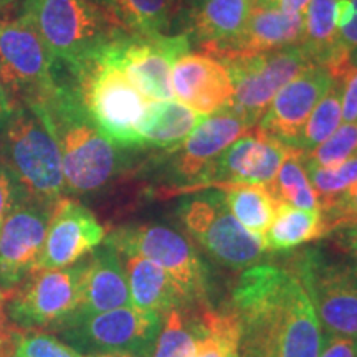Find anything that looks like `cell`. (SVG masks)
Returning <instances> with one entry per match:
<instances>
[{
  "label": "cell",
  "instance_id": "obj_1",
  "mask_svg": "<svg viewBox=\"0 0 357 357\" xmlns=\"http://www.w3.org/2000/svg\"><path fill=\"white\" fill-rule=\"evenodd\" d=\"M230 307L240 323L242 357H319L318 314L294 271L271 265L247 268Z\"/></svg>",
  "mask_w": 357,
  "mask_h": 357
},
{
  "label": "cell",
  "instance_id": "obj_2",
  "mask_svg": "<svg viewBox=\"0 0 357 357\" xmlns=\"http://www.w3.org/2000/svg\"><path fill=\"white\" fill-rule=\"evenodd\" d=\"M20 102L29 105L55 137L66 192L93 194L126 169L124 149L102 136L84 109L75 84L55 82L42 95Z\"/></svg>",
  "mask_w": 357,
  "mask_h": 357
},
{
  "label": "cell",
  "instance_id": "obj_3",
  "mask_svg": "<svg viewBox=\"0 0 357 357\" xmlns=\"http://www.w3.org/2000/svg\"><path fill=\"white\" fill-rule=\"evenodd\" d=\"M102 47L71 68L73 84L102 136L119 149H142L139 128L149 100L109 60Z\"/></svg>",
  "mask_w": 357,
  "mask_h": 357
},
{
  "label": "cell",
  "instance_id": "obj_4",
  "mask_svg": "<svg viewBox=\"0 0 357 357\" xmlns=\"http://www.w3.org/2000/svg\"><path fill=\"white\" fill-rule=\"evenodd\" d=\"M0 162L15 177L29 200L53 207L65 197L63 166L55 137L25 102H17L2 128Z\"/></svg>",
  "mask_w": 357,
  "mask_h": 357
},
{
  "label": "cell",
  "instance_id": "obj_5",
  "mask_svg": "<svg viewBox=\"0 0 357 357\" xmlns=\"http://www.w3.org/2000/svg\"><path fill=\"white\" fill-rule=\"evenodd\" d=\"M22 15L37 30L53 60L70 70L124 33L109 13L86 0H25Z\"/></svg>",
  "mask_w": 357,
  "mask_h": 357
},
{
  "label": "cell",
  "instance_id": "obj_6",
  "mask_svg": "<svg viewBox=\"0 0 357 357\" xmlns=\"http://www.w3.org/2000/svg\"><path fill=\"white\" fill-rule=\"evenodd\" d=\"M160 326L159 314L129 305L98 314L71 316L53 328L52 333L83 356L151 357Z\"/></svg>",
  "mask_w": 357,
  "mask_h": 357
},
{
  "label": "cell",
  "instance_id": "obj_7",
  "mask_svg": "<svg viewBox=\"0 0 357 357\" xmlns=\"http://www.w3.org/2000/svg\"><path fill=\"white\" fill-rule=\"evenodd\" d=\"M121 257L137 255L154 261L176 281L189 305H207L208 271L194 245L178 231L159 223L123 225L105 236Z\"/></svg>",
  "mask_w": 357,
  "mask_h": 357
},
{
  "label": "cell",
  "instance_id": "obj_8",
  "mask_svg": "<svg viewBox=\"0 0 357 357\" xmlns=\"http://www.w3.org/2000/svg\"><path fill=\"white\" fill-rule=\"evenodd\" d=\"M84 258L56 270H37L7 294L6 311L20 331L56 328L77 312L82 298Z\"/></svg>",
  "mask_w": 357,
  "mask_h": 357
},
{
  "label": "cell",
  "instance_id": "obj_9",
  "mask_svg": "<svg viewBox=\"0 0 357 357\" xmlns=\"http://www.w3.org/2000/svg\"><path fill=\"white\" fill-rule=\"evenodd\" d=\"M178 218L192 238L231 270L253 266L265 252L260 240L234 217L220 190L184 200L178 207Z\"/></svg>",
  "mask_w": 357,
  "mask_h": 357
},
{
  "label": "cell",
  "instance_id": "obj_10",
  "mask_svg": "<svg viewBox=\"0 0 357 357\" xmlns=\"http://www.w3.org/2000/svg\"><path fill=\"white\" fill-rule=\"evenodd\" d=\"M222 63L227 66L234 83L231 108L242 116L250 128L260 123L268 105L284 84L310 65H316L300 43Z\"/></svg>",
  "mask_w": 357,
  "mask_h": 357
},
{
  "label": "cell",
  "instance_id": "obj_11",
  "mask_svg": "<svg viewBox=\"0 0 357 357\" xmlns=\"http://www.w3.org/2000/svg\"><path fill=\"white\" fill-rule=\"evenodd\" d=\"M192 42L185 33L131 37L121 33L102 47L106 55L118 65L129 82L147 100H172L171 75L178 58L190 53Z\"/></svg>",
  "mask_w": 357,
  "mask_h": 357
},
{
  "label": "cell",
  "instance_id": "obj_12",
  "mask_svg": "<svg viewBox=\"0 0 357 357\" xmlns=\"http://www.w3.org/2000/svg\"><path fill=\"white\" fill-rule=\"evenodd\" d=\"M296 275L328 334L357 339V265L329 263L306 252Z\"/></svg>",
  "mask_w": 357,
  "mask_h": 357
},
{
  "label": "cell",
  "instance_id": "obj_13",
  "mask_svg": "<svg viewBox=\"0 0 357 357\" xmlns=\"http://www.w3.org/2000/svg\"><path fill=\"white\" fill-rule=\"evenodd\" d=\"M53 60L25 15L0 20V78L15 101L42 95L55 84Z\"/></svg>",
  "mask_w": 357,
  "mask_h": 357
},
{
  "label": "cell",
  "instance_id": "obj_14",
  "mask_svg": "<svg viewBox=\"0 0 357 357\" xmlns=\"http://www.w3.org/2000/svg\"><path fill=\"white\" fill-rule=\"evenodd\" d=\"M53 207L25 199L3 220L0 227L2 289L10 291L35 271L42 255Z\"/></svg>",
  "mask_w": 357,
  "mask_h": 357
},
{
  "label": "cell",
  "instance_id": "obj_15",
  "mask_svg": "<svg viewBox=\"0 0 357 357\" xmlns=\"http://www.w3.org/2000/svg\"><path fill=\"white\" fill-rule=\"evenodd\" d=\"M252 129L248 123L231 108H223L217 113L205 116V119L178 144L171 154V172L182 182L178 192H194L195 185L212 166L213 160L229 147L231 142Z\"/></svg>",
  "mask_w": 357,
  "mask_h": 357
},
{
  "label": "cell",
  "instance_id": "obj_16",
  "mask_svg": "<svg viewBox=\"0 0 357 357\" xmlns=\"http://www.w3.org/2000/svg\"><path fill=\"white\" fill-rule=\"evenodd\" d=\"M105 236V227L88 207L75 199H60L53 207L35 271L75 265L100 247Z\"/></svg>",
  "mask_w": 357,
  "mask_h": 357
},
{
  "label": "cell",
  "instance_id": "obj_17",
  "mask_svg": "<svg viewBox=\"0 0 357 357\" xmlns=\"http://www.w3.org/2000/svg\"><path fill=\"white\" fill-rule=\"evenodd\" d=\"M333 83L326 66L310 65L276 93L257 126L293 147L312 109Z\"/></svg>",
  "mask_w": 357,
  "mask_h": 357
},
{
  "label": "cell",
  "instance_id": "obj_18",
  "mask_svg": "<svg viewBox=\"0 0 357 357\" xmlns=\"http://www.w3.org/2000/svg\"><path fill=\"white\" fill-rule=\"evenodd\" d=\"M174 96L200 114H213L234 102V83L227 66L202 53H187L172 66Z\"/></svg>",
  "mask_w": 357,
  "mask_h": 357
},
{
  "label": "cell",
  "instance_id": "obj_19",
  "mask_svg": "<svg viewBox=\"0 0 357 357\" xmlns=\"http://www.w3.org/2000/svg\"><path fill=\"white\" fill-rule=\"evenodd\" d=\"M303 35V13H287L280 7L253 6L247 24L230 42L218 45L205 55L218 61L255 56L298 45Z\"/></svg>",
  "mask_w": 357,
  "mask_h": 357
},
{
  "label": "cell",
  "instance_id": "obj_20",
  "mask_svg": "<svg viewBox=\"0 0 357 357\" xmlns=\"http://www.w3.org/2000/svg\"><path fill=\"white\" fill-rule=\"evenodd\" d=\"M129 305L131 296L121 255L102 243L84 257L82 298L73 316L98 314Z\"/></svg>",
  "mask_w": 357,
  "mask_h": 357
},
{
  "label": "cell",
  "instance_id": "obj_21",
  "mask_svg": "<svg viewBox=\"0 0 357 357\" xmlns=\"http://www.w3.org/2000/svg\"><path fill=\"white\" fill-rule=\"evenodd\" d=\"M255 0H202L178 15L182 32L205 55L208 50L230 42L247 24Z\"/></svg>",
  "mask_w": 357,
  "mask_h": 357
},
{
  "label": "cell",
  "instance_id": "obj_22",
  "mask_svg": "<svg viewBox=\"0 0 357 357\" xmlns=\"http://www.w3.org/2000/svg\"><path fill=\"white\" fill-rule=\"evenodd\" d=\"M131 305L137 310L155 312L162 318L176 307L187 306L185 294L166 270L144 257H124Z\"/></svg>",
  "mask_w": 357,
  "mask_h": 357
},
{
  "label": "cell",
  "instance_id": "obj_23",
  "mask_svg": "<svg viewBox=\"0 0 357 357\" xmlns=\"http://www.w3.org/2000/svg\"><path fill=\"white\" fill-rule=\"evenodd\" d=\"M205 119V114L197 113L181 101H154L139 128L141 147L155 149H176L189 134Z\"/></svg>",
  "mask_w": 357,
  "mask_h": 357
},
{
  "label": "cell",
  "instance_id": "obj_24",
  "mask_svg": "<svg viewBox=\"0 0 357 357\" xmlns=\"http://www.w3.org/2000/svg\"><path fill=\"white\" fill-rule=\"evenodd\" d=\"M326 235H329V231L319 208L306 211L284 202H276L275 217L263 238V250L288 252Z\"/></svg>",
  "mask_w": 357,
  "mask_h": 357
},
{
  "label": "cell",
  "instance_id": "obj_25",
  "mask_svg": "<svg viewBox=\"0 0 357 357\" xmlns=\"http://www.w3.org/2000/svg\"><path fill=\"white\" fill-rule=\"evenodd\" d=\"M176 15V0H113L116 24L131 37L167 35Z\"/></svg>",
  "mask_w": 357,
  "mask_h": 357
},
{
  "label": "cell",
  "instance_id": "obj_26",
  "mask_svg": "<svg viewBox=\"0 0 357 357\" xmlns=\"http://www.w3.org/2000/svg\"><path fill=\"white\" fill-rule=\"evenodd\" d=\"M227 207L234 213L245 230L260 240L263 238L268 227L275 217L276 200L271 197L265 185L257 184H231L220 187Z\"/></svg>",
  "mask_w": 357,
  "mask_h": 357
},
{
  "label": "cell",
  "instance_id": "obj_27",
  "mask_svg": "<svg viewBox=\"0 0 357 357\" xmlns=\"http://www.w3.org/2000/svg\"><path fill=\"white\" fill-rule=\"evenodd\" d=\"M205 305H187L167 312L151 357H192L204 329L200 310Z\"/></svg>",
  "mask_w": 357,
  "mask_h": 357
},
{
  "label": "cell",
  "instance_id": "obj_28",
  "mask_svg": "<svg viewBox=\"0 0 357 357\" xmlns=\"http://www.w3.org/2000/svg\"><path fill=\"white\" fill-rule=\"evenodd\" d=\"M202 336L192 357H236L240 344V323L235 311H215L207 305L200 310Z\"/></svg>",
  "mask_w": 357,
  "mask_h": 357
},
{
  "label": "cell",
  "instance_id": "obj_29",
  "mask_svg": "<svg viewBox=\"0 0 357 357\" xmlns=\"http://www.w3.org/2000/svg\"><path fill=\"white\" fill-rule=\"evenodd\" d=\"M337 3L339 0H311L303 13L300 45L316 65H324L337 37Z\"/></svg>",
  "mask_w": 357,
  "mask_h": 357
},
{
  "label": "cell",
  "instance_id": "obj_30",
  "mask_svg": "<svg viewBox=\"0 0 357 357\" xmlns=\"http://www.w3.org/2000/svg\"><path fill=\"white\" fill-rule=\"evenodd\" d=\"M265 187L276 202H284L306 211L319 208L318 195L312 190L303 164V153L296 147H293L273 181Z\"/></svg>",
  "mask_w": 357,
  "mask_h": 357
},
{
  "label": "cell",
  "instance_id": "obj_31",
  "mask_svg": "<svg viewBox=\"0 0 357 357\" xmlns=\"http://www.w3.org/2000/svg\"><path fill=\"white\" fill-rule=\"evenodd\" d=\"M342 121V83L341 79H334L328 93L321 98V101L312 109L307 121L298 134L293 147L301 153L310 154L316 147L328 139Z\"/></svg>",
  "mask_w": 357,
  "mask_h": 357
},
{
  "label": "cell",
  "instance_id": "obj_32",
  "mask_svg": "<svg viewBox=\"0 0 357 357\" xmlns=\"http://www.w3.org/2000/svg\"><path fill=\"white\" fill-rule=\"evenodd\" d=\"M303 164L312 190L318 195L319 205L333 199L339 192L346 190L357 181V154L337 167H319L303 153Z\"/></svg>",
  "mask_w": 357,
  "mask_h": 357
},
{
  "label": "cell",
  "instance_id": "obj_33",
  "mask_svg": "<svg viewBox=\"0 0 357 357\" xmlns=\"http://www.w3.org/2000/svg\"><path fill=\"white\" fill-rule=\"evenodd\" d=\"M357 154V121L341 124L314 151L306 154L319 167H337Z\"/></svg>",
  "mask_w": 357,
  "mask_h": 357
},
{
  "label": "cell",
  "instance_id": "obj_34",
  "mask_svg": "<svg viewBox=\"0 0 357 357\" xmlns=\"http://www.w3.org/2000/svg\"><path fill=\"white\" fill-rule=\"evenodd\" d=\"M10 357H84L55 334L45 331H20L13 342Z\"/></svg>",
  "mask_w": 357,
  "mask_h": 357
},
{
  "label": "cell",
  "instance_id": "obj_35",
  "mask_svg": "<svg viewBox=\"0 0 357 357\" xmlns=\"http://www.w3.org/2000/svg\"><path fill=\"white\" fill-rule=\"evenodd\" d=\"M319 211L323 213L329 234L341 227L357 223V181L346 190L321 204Z\"/></svg>",
  "mask_w": 357,
  "mask_h": 357
},
{
  "label": "cell",
  "instance_id": "obj_36",
  "mask_svg": "<svg viewBox=\"0 0 357 357\" xmlns=\"http://www.w3.org/2000/svg\"><path fill=\"white\" fill-rule=\"evenodd\" d=\"M354 6V15L352 20L347 24L344 29L339 30L336 40H334L331 52L326 58L324 65L333 75L334 79L344 77V73L351 68L349 56L357 47V0H352Z\"/></svg>",
  "mask_w": 357,
  "mask_h": 357
},
{
  "label": "cell",
  "instance_id": "obj_37",
  "mask_svg": "<svg viewBox=\"0 0 357 357\" xmlns=\"http://www.w3.org/2000/svg\"><path fill=\"white\" fill-rule=\"evenodd\" d=\"M25 199V194L17 184L15 177L0 162V227H2L8 213Z\"/></svg>",
  "mask_w": 357,
  "mask_h": 357
},
{
  "label": "cell",
  "instance_id": "obj_38",
  "mask_svg": "<svg viewBox=\"0 0 357 357\" xmlns=\"http://www.w3.org/2000/svg\"><path fill=\"white\" fill-rule=\"evenodd\" d=\"M342 83V121H357V66H351L344 77L339 78Z\"/></svg>",
  "mask_w": 357,
  "mask_h": 357
},
{
  "label": "cell",
  "instance_id": "obj_39",
  "mask_svg": "<svg viewBox=\"0 0 357 357\" xmlns=\"http://www.w3.org/2000/svg\"><path fill=\"white\" fill-rule=\"evenodd\" d=\"M319 357H357V339L328 334L321 342Z\"/></svg>",
  "mask_w": 357,
  "mask_h": 357
},
{
  "label": "cell",
  "instance_id": "obj_40",
  "mask_svg": "<svg viewBox=\"0 0 357 357\" xmlns=\"http://www.w3.org/2000/svg\"><path fill=\"white\" fill-rule=\"evenodd\" d=\"M7 289L0 288V356H8L10 357L13 342H15L17 334L20 333V329H17L15 326L8 319L7 311H6V303H7Z\"/></svg>",
  "mask_w": 357,
  "mask_h": 357
},
{
  "label": "cell",
  "instance_id": "obj_41",
  "mask_svg": "<svg viewBox=\"0 0 357 357\" xmlns=\"http://www.w3.org/2000/svg\"><path fill=\"white\" fill-rule=\"evenodd\" d=\"M17 102L19 101L13 100L10 91H8L6 84H3L2 78H0V129L8 123V119H10V116L17 108Z\"/></svg>",
  "mask_w": 357,
  "mask_h": 357
},
{
  "label": "cell",
  "instance_id": "obj_42",
  "mask_svg": "<svg viewBox=\"0 0 357 357\" xmlns=\"http://www.w3.org/2000/svg\"><path fill=\"white\" fill-rule=\"evenodd\" d=\"M337 230H339V245H341L347 253H351L352 257L357 258V223L341 227V229Z\"/></svg>",
  "mask_w": 357,
  "mask_h": 357
},
{
  "label": "cell",
  "instance_id": "obj_43",
  "mask_svg": "<svg viewBox=\"0 0 357 357\" xmlns=\"http://www.w3.org/2000/svg\"><path fill=\"white\" fill-rule=\"evenodd\" d=\"M311 0H281L280 8L287 13H305Z\"/></svg>",
  "mask_w": 357,
  "mask_h": 357
},
{
  "label": "cell",
  "instance_id": "obj_44",
  "mask_svg": "<svg viewBox=\"0 0 357 357\" xmlns=\"http://www.w3.org/2000/svg\"><path fill=\"white\" fill-rule=\"evenodd\" d=\"M86 2L93 3V6H95V7L101 8L102 12L109 13V15L113 17V0H86ZM113 19H114V17H113ZM116 25H118V24H116Z\"/></svg>",
  "mask_w": 357,
  "mask_h": 357
},
{
  "label": "cell",
  "instance_id": "obj_45",
  "mask_svg": "<svg viewBox=\"0 0 357 357\" xmlns=\"http://www.w3.org/2000/svg\"><path fill=\"white\" fill-rule=\"evenodd\" d=\"M202 2V0H177V15H182V13L190 10L192 7H195L197 3Z\"/></svg>",
  "mask_w": 357,
  "mask_h": 357
},
{
  "label": "cell",
  "instance_id": "obj_46",
  "mask_svg": "<svg viewBox=\"0 0 357 357\" xmlns=\"http://www.w3.org/2000/svg\"><path fill=\"white\" fill-rule=\"evenodd\" d=\"M281 0H255V6L261 7H280Z\"/></svg>",
  "mask_w": 357,
  "mask_h": 357
},
{
  "label": "cell",
  "instance_id": "obj_47",
  "mask_svg": "<svg viewBox=\"0 0 357 357\" xmlns=\"http://www.w3.org/2000/svg\"><path fill=\"white\" fill-rule=\"evenodd\" d=\"M84 357H134L128 354H93V356H84Z\"/></svg>",
  "mask_w": 357,
  "mask_h": 357
},
{
  "label": "cell",
  "instance_id": "obj_48",
  "mask_svg": "<svg viewBox=\"0 0 357 357\" xmlns=\"http://www.w3.org/2000/svg\"><path fill=\"white\" fill-rule=\"evenodd\" d=\"M349 65H351V66H357V47L354 48V52L351 53V56H349Z\"/></svg>",
  "mask_w": 357,
  "mask_h": 357
},
{
  "label": "cell",
  "instance_id": "obj_49",
  "mask_svg": "<svg viewBox=\"0 0 357 357\" xmlns=\"http://www.w3.org/2000/svg\"><path fill=\"white\" fill-rule=\"evenodd\" d=\"M7 0H0V10H2V7H3V3H6Z\"/></svg>",
  "mask_w": 357,
  "mask_h": 357
},
{
  "label": "cell",
  "instance_id": "obj_50",
  "mask_svg": "<svg viewBox=\"0 0 357 357\" xmlns=\"http://www.w3.org/2000/svg\"><path fill=\"white\" fill-rule=\"evenodd\" d=\"M0 357H8V356H0Z\"/></svg>",
  "mask_w": 357,
  "mask_h": 357
},
{
  "label": "cell",
  "instance_id": "obj_51",
  "mask_svg": "<svg viewBox=\"0 0 357 357\" xmlns=\"http://www.w3.org/2000/svg\"><path fill=\"white\" fill-rule=\"evenodd\" d=\"M176 3H177V0H176Z\"/></svg>",
  "mask_w": 357,
  "mask_h": 357
},
{
  "label": "cell",
  "instance_id": "obj_52",
  "mask_svg": "<svg viewBox=\"0 0 357 357\" xmlns=\"http://www.w3.org/2000/svg\"><path fill=\"white\" fill-rule=\"evenodd\" d=\"M236 357H240V356H236Z\"/></svg>",
  "mask_w": 357,
  "mask_h": 357
}]
</instances>
